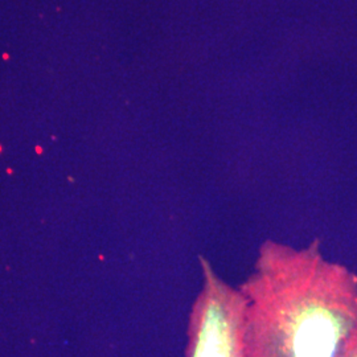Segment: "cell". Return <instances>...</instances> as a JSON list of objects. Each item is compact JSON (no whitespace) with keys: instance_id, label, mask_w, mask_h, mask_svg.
<instances>
[{"instance_id":"obj_1","label":"cell","mask_w":357,"mask_h":357,"mask_svg":"<svg viewBox=\"0 0 357 357\" xmlns=\"http://www.w3.org/2000/svg\"><path fill=\"white\" fill-rule=\"evenodd\" d=\"M246 357H342L357 331V273L305 248L266 240L238 286Z\"/></svg>"},{"instance_id":"obj_2","label":"cell","mask_w":357,"mask_h":357,"mask_svg":"<svg viewBox=\"0 0 357 357\" xmlns=\"http://www.w3.org/2000/svg\"><path fill=\"white\" fill-rule=\"evenodd\" d=\"M203 284L188 321L185 357H246V299L238 287L230 286L200 257Z\"/></svg>"},{"instance_id":"obj_3","label":"cell","mask_w":357,"mask_h":357,"mask_svg":"<svg viewBox=\"0 0 357 357\" xmlns=\"http://www.w3.org/2000/svg\"><path fill=\"white\" fill-rule=\"evenodd\" d=\"M342 357H357V331L348 340Z\"/></svg>"}]
</instances>
